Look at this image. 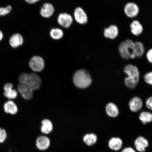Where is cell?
Returning a JSON list of instances; mask_svg holds the SVG:
<instances>
[{"instance_id": "484cf974", "label": "cell", "mask_w": 152, "mask_h": 152, "mask_svg": "<svg viewBox=\"0 0 152 152\" xmlns=\"http://www.w3.org/2000/svg\"><path fill=\"white\" fill-rule=\"evenodd\" d=\"M12 7L10 5L5 7H0V17L8 15L12 10Z\"/></svg>"}, {"instance_id": "4316f807", "label": "cell", "mask_w": 152, "mask_h": 152, "mask_svg": "<svg viewBox=\"0 0 152 152\" xmlns=\"http://www.w3.org/2000/svg\"><path fill=\"white\" fill-rule=\"evenodd\" d=\"M28 75L26 73L21 74L19 77V81L21 84H28Z\"/></svg>"}, {"instance_id": "d6986e66", "label": "cell", "mask_w": 152, "mask_h": 152, "mask_svg": "<svg viewBox=\"0 0 152 152\" xmlns=\"http://www.w3.org/2000/svg\"><path fill=\"white\" fill-rule=\"evenodd\" d=\"M130 28L131 33L136 36L141 35L143 31V26L138 20L133 21L130 25Z\"/></svg>"}, {"instance_id": "9c48e42d", "label": "cell", "mask_w": 152, "mask_h": 152, "mask_svg": "<svg viewBox=\"0 0 152 152\" xmlns=\"http://www.w3.org/2000/svg\"><path fill=\"white\" fill-rule=\"evenodd\" d=\"M28 84L33 91L38 90L41 85V79L37 74L30 73L28 75Z\"/></svg>"}, {"instance_id": "f546056e", "label": "cell", "mask_w": 152, "mask_h": 152, "mask_svg": "<svg viewBox=\"0 0 152 152\" xmlns=\"http://www.w3.org/2000/svg\"><path fill=\"white\" fill-rule=\"evenodd\" d=\"M145 104L148 109L152 111V96L147 99L145 102Z\"/></svg>"}, {"instance_id": "7402d4cb", "label": "cell", "mask_w": 152, "mask_h": 152, "mask_svg": "<svg viewBox=\"0 0 152 152\" xmlns=\"http://www.w3.org/2000/svg\"><path fill=\"white\" fill-rule=\"evenodd\" d=\"M83 140L87 146H92L97 142L98 137L94 133H90L85 135L83 138Z\"/></svg>"}, {"instance_id": "6da1fadb", "label": "cell", "mask_w": 152, "mask_h": 152, "mask_svg": "<svg viewBox=\"0 0 152 152\" xmlns=\"http://www.w3.org/2000/svg\"><path fill=\"white\" fill-rule=\"evenodd\" d=\"M124 71L127 76L125 79V86L130 89L134 88L140 80V73L138 68L133 64H128L125 66Z\"/></svg>"}, {"instance_id": "f1b7e54d", "label": "cell", "mask_w": 152, "mask_h": 152, "mask_svg": "<svg viewBox=\"0 0 152 152\" xmlns=\"http://www.w3.org/2000/svg\"><path fill=\"white\" fill-rule=\"evenodd\" d=\"M6 132L4 129L0 128V143H2L5 141L7 138Z\"/></svg>"}, {"instance_id": "7c38bea8", "label": "cell", "mask_w": 152, "mask_h": 152, "mask_svg": "<svg viewBox=\"0 0 152 152\" xmlns=\"http://www.w3.org/2000/svg\"><path fill=\"white\" fill-rule=\"evenodd\" d=\"M104 37L107 39H114L119 35L118 28L115 25H112L109 27L105 28L104 31Z\"/></svg>"}, {"instance_id": "d6a6232c", "label": "cell", "mask_w": 152, "mask_h": 152, "mask_svg": "<svg viewBox=\"0 0 152 152\" xmlns=\"http://www.w3.org/2000/svg\"><path fill=\"white\" fill-rule=\"evenodd\" d=\"M25 1L26 3L30 4H33L37 3L39 0H25Z\"/></svg>"}, {"instance_id": "7a4b0ae2", "label": "cell", "mask_w": 152, "mask_h": 152, "mask_svg": "<svg viewBox=\"0 0 152 152\" xmlns=\"http://www.w3.org/2000/svg\"><path fill=\"white\" fill-rule=\"evenodd\" d=\"M74 84L80 88L88 87L92 83V79L90 74L86 70H79L74 74L73 77Z\"/></svg>"}, {"instance_id": "83f0119b", "label": "cell", "mask_w": 152, "mask_h": 152, "mask_svg": "<svg viewBox=\"0 0 152 152\" xmlns=\"http://www.w3.org/2000/svg\"><path fill=\"white\" fill-rule=\"evenodd\" d=\"M144 80L148 84L152 85V71L148 72L144 76Z\"/></svg>"}, {"instance_id": "44dd1931", "label": "cell", "mask_w": 152, "mask_h": 152, "mask_svg": "<svg viewBox=\"0 0 152 152\" xmlns=\"http://www.w3.org/2000/svg\"><path fill=\"white\" fill-rule=\"evenodd\" d=\"M4 109L6 113L15 115L18 111V108L16 104L11 100L7 102L4 105Z\"/></svg>"}, {"instance_id": "3957f363", "label": "cell", "mask_w": 152, "mask_h": 152, "mask_svg": "<svg viewBox=\"0 0 152 152\" xmlns=\"http://www.w3.org/2000/svg\"><path fill=\"white\" fill-rule=\"evenodd\" d=\"M134 42L132 40L127 39L121 42L118 47L120 55L125 60L130 59L131 53Z\"/></svg>"}, {"instance_id": "cb8c5ba5", "label": "cell", "mask_w": 152, "mask_h": 152, "mask_svg": "<svg viewBox=\"0 0 152 152\" xmlns=\"http://www.w3.org/2000/svg\"><path fill=\"white\" fill-rule=\"evenodd\" d=\"M139 118L142 124L145 125L152 122V113L148 111H142L140 113Z\"/></svg>"}, {"instance_id": "ac0fdd59", "label": "cell", "mask_w": 152, "mask_h": 152, "mask_svg": "<svg viewBox=\"0 0 152 152\" xmlns=\"http://www.w3.org/2000/svg\"><path fill=\"white\" fill-rule=\"evenodd\" d=\"M122 140L119 137H114L110 139L108 142V146L110 149L115 151H118L122 148Z\"/></svg>"}, {"instance_id": "52a82bcc", "label": "cell", "mask_w": 152, "mask_h": 152, "mask_svg": "<svg viewBox=\"0 0 152 152\" xmlns=\"http://www.w3.org/2000/svg\"><path fill=\"white\" fill-rule=\"evenodd\" d=\"M144 51L145 48L143 43L139 41L134 42L130 58L134 59L142 57L144 54Z\"/></svg>"}, {"instance_id": "277c9868", "label": "cell", "mask_w": 152, "mask_h": 152, "mask_svg": "<svg viewBox=\"0 0 152 152\" xmlns=\"http://www.w3.org/2000/svg\"><path fill=\"white\" fill-rule=\"evenodd\" d=\"M140 8L135 3L129 2L126 4L124 7V12L125 15L130 18H135L139 14Z\"/></svg>"}, {"instance_id": "603a6c76", "label": "cell", "mask_w": 152, "mask_h": 152, "mask_svg": "<svg viewBox=\"0 0 152 152\" xmlns=\"http://www.w3.org/2000/svg\"><path fill=\"white\" fill-rule=\"evenodd\" d=\"M41 132L43 134H50L53 130V125L52 122L48 119H45L42 121Z\"/></svg>"}, {"instance_id": "8fae6325", "label": "cell", "mask_w": 152, "mask_h": 152, "mask_svg": "<svg viewBox=\"0 0 152 152\" xmlns=\"http://www.w3.org/2000/svg\"><path fill=\"white\" fill-rule=\"evenodd\" d=\"M74 16L76 21L79 24H84L88 21V17L86 13L81 7H77L75 9Z\"/></svg>"}, {"instance_id": "2e32d148", "label": "cell", "mask_w": 152, "mask_h": 152, "mask_svg": "<svg viewBox=\"0 0 152 152\" xmlns=\"http://www.w3.org/2000/svg\"><path fill=\"white\" fill-rule=\"evenodd\" d=\"M13 87L12 84L10 83H6L4 87V94L6 97L9 99H15L18 96V92L16 90L13 89Z\"/></svg>"}, {"instance_id": "5bb4252c", "label": "cell", "mask_w": 152, "mask_h": 152, "mask_svg": "<svg viewBox=\"0 0 152 152\" xmlns=\"http://www.w3.org/2000/svg\"><path fill=\"white\" fill-rule=\"evenodd\" d=\"M134 145L137 151L140 152H144L149 146V142L143 137L140 136L135 140Z\"/></svg>"}, {"instance_id": "4fadbf2b", "label": "cell", "mask_w": 152, "mask_h": 152, "mask_svg": "<svg viewBox=\"0 0 152 152\" xmlns=\"http://www.w3.org/2000/svg\"><path fill=\"white\" fill-rule=\"evenodd\" d=\"M58 21L60 25L64 28H67L71 26L73 20L71 15L64 13L59 15Z\"/></svg>"}, {"instance_id": "30bf717a", "label": "cell", "mask_w": 152, "mask_h": 152, "mask_svg": "<svg viewBox=\"0 0 152 152\" xmlns=\"http://www.w3.org/2000/svg\"><path fill=\"white\" fill-rule=\"evenodd\" d=\"M143 103L141 99L138 96H134L129 102V109L131 111L136 113L142 109Z\"/></svg>"}, {"instance_id": "8992f818", "label": "cell", "mask_w": 152, "mask_h": 152, "mask_svg": "<svg viewBox=\"0 0 152 152\" xmlns=\"http://www.w3.org/2000/svg\"><path fill=\"white\" fill-rule=\"evenodd\" d=\"M18 90L24 99L29 100L33 98V90L28 84L19 83L18 86Z\"/></svg>"}, {"instance_id": "5b68a950", "label": "cell", "mask_w": 152, "mask_h": 152, "mask_svg": "<svg viewBox=\"0 0 152 152\" xmlns=\"http://www.w3.org/2000/svg\"><path fill=\"white\" fill-rule=\"evenodd\" d=\"M29 65L30 68L34 71L41 72L44 68V61L41 57L34 56L30 60Z\"/></svg>"}, {"instance_id": "ba28073f", "label": "cell", "mask_w": 152, "mask_h": 152, "mask_svg": "<svg viewBox=\"0 0 152 152\" xmlns=\"http://www.w3.org/2000/svg\"><path fill=\"white\" fill-rule=\"evenodd\" d=\"M50 145V139L46 136H40L37 138L36 140V147L39 151H45L48 149Z\"/></svg>"}, {"instance_id": "9a60e30c", "label": "cell", "mask_w": 152, "mask_h": 152, "mask_svg": "<svg viewBox=\"0 0 152 152\" xmlns=\"http://www.w3.org/2000/svg\"><path fill=\"white\" fill-rule=\"evenodd\" d=\"M24 42L23 37L19 33H15L11 36L9 40V43L13 48H18L21 46Z\"/></svg>"}, {"instance_id": "d4e9b609", "label": "cell", "mask_w": 152, "mask_h": 152, "mask_svg": "<svg viewBox=\"0 0 152 152\" xmlns=\"http://www.w3.org/2000/svg\"><path fill=\"white\" fill-rule=\"evenodd\" d=\"M62 30L58 28H54L51 30L50 35L54 39H59L63 36Z\"/></svg>"}, {"instance_id": "ffe728a7", "label": "cell", "mask_w": 152, "mask_h": 152, "mask_svg": "<svg viewBox=\"0 0 152 152\" xmlns=\"http://www.w3.org/2000/svg\"><path fill=\"white\" fill-rule=\"evenodd\" d=\"M54 9L53 6L49 3H45L41 7L40 14L45 18H50L53 15Z\"/></svg>"}, {"instance_id": "e0dca14e", "label": "cell", "mask_w": 152, "mask_h": 152, "mask_svg": "<svg viewBox=\"0 0 152 152\" xmlns=\"http://www.w3.org/2000/svg\"><path fill=\"white\" fill-rule=\"evenodd\" d=\"M106 113L109 117L115 118L118 116L119 113L118 107L115 103L110 102L105 106Z\"/></svg>"}, {"instance_id": "1f68e13d", "label": "cell", "mask_w": 152, "mask_h": 152, "mask_svg": "<svg viewBox=\"0 0 152 152\" xmlns=\"http://www.w3.org/2000/svg\"><path fill=\"white\" fill-rule=\"evenodd\" d=\"M121 152H136V151L132 148L128 147L125 148Z\"/></svg>"}, {"instance_id": "4dcf8cb0", "label": "cell", "mask_w": 152, "mask_h": 152, "mask_svg": "<svg viewBox=\"0 0 152 152\" xmlns=\"http://www.w3.org/2000/svg\"><path fill=\"white\" fill-rule=\"evenodd\" d=\"M146 56L148 61L152 64V48L148 51Z\"/></svg>"}, {"instance_id": "836d02e7", "label": "cell", "mask_w": 152, "mask_h": 152, "mask_svg": "<svg viewBox=\"0 0 152 152\" xmlns=\"http://www.w3.org/2000/svg\"><path fill=\"white\" fill-rule=\"evenodd\" d=\"M4 37V34L3 32L0 30V42L2 40Z\"/></svg>"}]
</instances>
